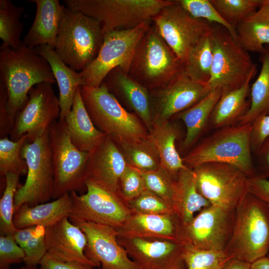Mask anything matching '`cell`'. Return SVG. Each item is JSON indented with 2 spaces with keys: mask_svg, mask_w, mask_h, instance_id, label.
Listing matches in <instances>:
<instances>
[{
  "mask_svg": "<svg viewBox=\"0 0 269 269\" xmlns=\"http://www.w3.org/2000/svg\"><path fill=\"white\" fill-rule=\"evenodd\" d=\"M0 81L6 89V110L13 125L28 101L31 89L41 83L56 82L47 60L35 48L24 45L17 49L0 47Z\"/></svg>",
  "mask_w": 269,
  "mask_h": 269,
  "instance_id": "6da1fadb",
  "label": "cell"
},
{
  "mask_svg": "<svg viewBox=\"0 0 269 269\" xmlns=\"http://www.w3.org/2000/svg\"><path fill=\"white\" fill-rule=\"evenodd\" d=\"M251 124H235L216 130L193 146L182 157L193 169L207 162L233 165L248 177L256 175L251 146Z\"/></svg>",
  "mask_w": 269,
  "mask_h": 269,
  "instance_id": "7a4b0ae2",
  "label": "cell"
},
{
  "mask_svg": "<svg viewBox=\"0 0 269 269\" xmlns=\"http://www.w3.org/2000/svg\"><path fill=\"white\" fill-rule=\"evenodd\" d=\"M85 107L95 126L119 145L147 137L148 130L135 114L126 110L103 83L80 86Z\"/></svg>",
  "mask_w": 269,
  "mask_h": 269,
  "instance_id": "3957f363",
  "label": "cell"
},
{
  "mask_svg": "<svg viewBox=\"0 0 269 269\" xmlns=\"http://www.w3.org/2000/svg\"><path fill=\"white\" fill-rule=\"evenodd\" d=\"M225 251L233 258L250 264L269 253V207L249 192L235 209Z\"/></svg>",
  "mask_w": 269,
  "mask_h": 269,
  "instance_id": "277c9868",
  "label": "cell"
},
{
  "mask_svg": "<svg viewBox=\"0 0 269 269\" xmlns=\"http://www.w3.org/2000/svg\"><path fill=\"white\" fill-rule=\"evenodd\" d=\"M104 35L99 21L64 5L54 49L67 66L80 72L97 57Z\"/></svg>",
  "mask_w": 269,
  "mask_h": 269,
  "instance_id": "5b68a950",
  "label": "cell"
},
{
  "mask_svg": "<svg viewBox=\"0 0 269 269\" xmlns=\"http://www.w3.org/2000/svg\"><path fill=\"white\" fill-rule=\"evenodd\" d=\"M213 60L206 86L222 93L237 89L256 75L257 66L249 54L223 26L212 23Z\"/></svg>",
  "mask_w": 269,
  "mask_h": 269,
  "instance_id": "8992f818",
  "label": "cell"
},
{
  "mask_svg": "<svg viewBox=\"0 0 269 269\" xmlns=\"http://www.w3.org/2000/svg\"><path fill=\"white\" fill-rule=\"evenodd\" d=\"M173 0H64L65 6L99 21L104 34L150 22Z\"/></svg>",
  "mask_w": 269,
  "mask_h": 269,
  "instance_id": "52a82bcc",
  "label": "cell"
},
{
  "mask_svg": "<svg viewBox=\"0 0 269 269\" xmlns=\"http://www.w3.org/2000/svg\"><path fill=\"white\" fill-rule=\"evenodd\" d=\"M184 70L152 21L138 44L129 75L149 90L161 87Z\"/></svg>",
  "mask_w": 269,
  "mask_h": 269,
  "instance_id": "ba28073f",
  "label": "cell"
},
{
  "mask_svg": "<svg viewBox=\"0 0 269 269\" xmlns=\"http://www.w3.org/2000/svg\"><path fill=\"white\" fill-rule=\"evenodd\" d=\"M48 134L54 170L52 198L66 193L86 191V167L89 152L77 148L71 141L64 119L55 121Z\"/></svg>",
  "mask_w": 269,
  "mask_h": 269,
  "instance_id": "9c48e42d",
  "label": "cell"
},
{
  "mask_svg": "<svg viewBox=\"0 0 269 269\" xmlns=\"http://www.w3.org/2000/svg\"><path fill=\"white\" fill-rule=\"evenodd\" d=\"M152 21L133 28L105 33L97 57L79 72L82 86L99 87L108 74L115 68L129 74L137 46Z\"/></svg>",
  "mask_w": 269,
  "mask_h": 269,
  "instance_id": "30bf717a",
  "label": "cell"
},
{
  "mask_svg": "<svg viewBox=\"0 0 269 269\" xmlns=\"http://www.w3.org/2000/svg\"><path fill=\"white\" fill-rule=\"evenodd\" d=\"M21 155L27 164V176L15 192L14 213L23 204L34 206L52 198L54 170L48 130L33 141H26Z\"/></svg>",
  "mask_w": 269,
  "mask_h": 269,
  "instance_id": "8fae6325",
  "label": "cell"
},
{
  "mask_svg": "<svg viewBox=\"0 0 269 269\" xmlns=\"http://www.w3.org/2000/svg\"><path fill=\"white\" fill-rule=\"evenodd\" d=\"M193 170L198 192L212 205L235 210L249 193V177L233 165L207 162Z\"/></svg>",
  "mask_w": 269,
  "mask_h": 269,
  "instance_id": "7c38bea8",
  "label": "cell"
},
{
  "mask_svg": "<svg viewBox=\"0 0 269 269\" xmlns=\"http://www.w3.org/2000/svg\"><path fill=\"white\" fill-rule=\"evenodd\" d=\"M86 192L70 193L72 210L70 215L84 221L119 228L132 213L121 194L89 179L86 181Z\"/></svg>",
  "mask_w": 269,
  "mask_h": 269,
  "instance_id": "4fadbf2b",
  "label": "cell"
},
{
  "mask_svg": "<svg viewBox=\"0 0 269 269\" xmlns=\"http://www.w3.org/2000/svg\"><path fill=\"white\" fill-rule=\"evenodd\" d=\"M166 43L184 64L188 53L201 38L211 29L212 23L191 16L178 0L162 8L153 18Z\"/></svg>",
  "mask_w": 269,
  "mask_h": 269,
  "instance_id": "5bb4252c",
  "label": "cell"
},
{
  "mask_svg": "<svg viewBox=\"0 0 269 269\" xmlns=\"http://www.w3.org/2000/svg\"><path fill=\"white\" fill-rule=\"evenodd\" d=\"M235 210L211 205L205 208L187 224L181 225L178 241L195 248L225 250L231 238Z\"/></svg>",
  "mask_w": 269,
  "mask_h": 269,
  "instance_id": "9a60e30c",
  "label": "cell"
},
{
  "mask_svg": "<svg viewBox=\"0 0 269 269\" xmlns=\"http://www.w3.org/2000/svg\"><path fill=\"white\" fill-rule=\"evenodd\" d=\"M52 85L41 83L31 89L27 103L15 117L10 134L12 140L16 141L27 134V142H32L46 133L60 117L59 98Z\"/></svg>",
  "mask_w": 269,
  "mask_h": 269,
  "instance_id": "2e32d148",
  "label": "cell"
},
{
  "mask_svg": "<svg viewBox=\"0 0 269 269\" xmlns=\"http://www.w3.org/2000/svg\"><path fill=\"white\" fill-rule=\"evenodd\" d=\"M70 221L85 233L87 243L86 257L102 269H142L130 259L126 250L118 242V232L110 226L87 222L69 215Z\"/></svg>",
  "mask_w": 269,
  "mask_h": 269,
  "instance_id": "e0dca14e",
  "label": "cell"
},
{
  "mask_svg": "<svg viewBox=\"0 0 269 269\" xmlns=\"http://www.w3.org/2000/svg\"><path fill=\"white\" fill-rule=\"evenodd\" d=\"M153 123L170 121L194 106L210 90L191 79L184 70L165 85L149 90Z\"/></svg>",
  "mask_w": 269,
  "mask_h": 269,
  "instance_id": "ac0fdd59",
  "label": "cell"
},
{
  "mask_svg": "<svg viewBox=\"0 0 269 269\" xmlns=\"http://www.w3.org/2000/svg\"><path fill=\"white\" fill-rule=\"evenodd\" d=\"M117 240L142 269H186L184 244L180 241L120 237Z\"/></svg>",
  "mask_w": 269,
  "mask_h": 269,
  "instance_id": "d6986e66",
  "label": "cell"
},
{
  "mask_svg": "<svg viewBox=\"0 0 269 269\" xmlns=\"http://www.w3.org/2000/svg\"><path fill=\"white\" fill-rule=\"evenodd\" d=\"M45 229L47 253L52 258L96 267L85 254L87 243L85 233L70 221L69 216L45 227Z\"/></svg>",
  "mask_w": 269,
  "mask_h": 269,
  "instance_id": "ffe728a7",
  "label": "cell"
},
{
  "mask_svg": "<svg viewBox=\"0 0 269 269\" xmlns=\"http://www.w3.org/2000/svg\"><path fill=\"white\" fill-rule=\"evenodd\" d=\"M128 165L119 145L106 135L102 141L89 152L86 180L91 179L120 193L119 181Z\"/></svg>",
  "mask_w": 269,
  "mask_h": 269,
  "instance_id": "44dd1931",
  "label": "cell"
},
{
  "mask_svg": "<svg viewBox=\"0 0 269 269\" xmlns=\"http://www.w3.org/2000/svg\"><path fill=\"white\" fill-rule=\"evenodd\" d=\"M181 225L174 214H143L132 212L116 230L118 237L120 238L178 241Z\"/></svg>",
  "mask_w": 269,
  "mask_h": 269,
  "instance_id": "7402d4cb",
  "label": "cell"
},
{
  "mask_svg": "<svg viewBox=\"0 0 269 269\" xmlns=\"http://www.w3.org/2000/svg\"><path fill=\"white\" fill-rule=\"evenodd\" d=\"M103 83L111 93L123 98L148 132L153 125L149 90L118 68L112 70Z\"/></svg>",
  "mask_w": 269,
  "mask_h": 269,
  "instance_id": "603a6c76",
  "label": "cell"
},
{
  "mask_svg": "<svg viewBox=\"0 0 269 269\" xmlns=\"http://www.w3.org/2000/svg\"><path fill=\"white\" fill-rule=\"evenodd\" d=\"M36 4L33 22L22 43L27 47L46 45L54 49L63 6L58 0H30Z\"/></svg>",
  "mask_w": 269,
  "mask_h": 269,
  "instance_id": "cb8c5ba5",
  "label": "cell"
},
{
  "mask_svg": "<svg viewBox=\"0 0 269 269\" xmlns=\"http://www.w3.org/2000/svg\"><path fill=\"white\" fill-rule=\"evenodd\" d=\"M63 119L71 141L81 151L90 152L106 135L91 120L84 104L80 87L76 91L70 111Z\"/></svg>",
  "mask_w": 269,
  "mask_h": 269,
  "instance_id": "d4e9b609",
  "label": "cell"
},
{
  "mask_svg": "<svg viewBox=\"0 0 269 269\" xmlns=\"http://www.w3.org/2000/svg\"><path fill=\"white\" fill-rule=\"evenodd\" d=\"M171 203L174 213L182 225L189 223L196 212L211 205L198 192L193 169L187 167L178 172Z\"/></svg>",
  "mask_w": 269,
  "mask_h": 269,
  "instance_id": "484cf974",
  "label": "cell"
},
{
  "mask_svg": "<svg viewBox=\"0 0 269 269\" xmlns=\"http://www.w3.org/2000/svg\"><path fill=\"white\" fill-rule=\"evenodd\" d=\"M72 210L70 193H66L54 201L34 206L23 204L14 213L13 222L17 229L29 227L50 226L69 216Z\"/></svg>",
  "mask_w": 269,
  "mask_h": 269,
  "instance_id": "4316f807",
  "label": "cell"
},
{
  "mask_svg": "<svg viewBox=\"0 0 269 269\" xmlns=\"http://www.w3.org/2000/svg\"><path fill=\"white\" fill-rule=\"evenodd\" d=\"M35 48L49 63L57 83L60 107L59 119H63L71 109L77 89L83 85L79 72L67 66L51 47L44 45Z\"/></svg>",
  "mask_w": 269,
  "mask_h": 269,
  "instance_id": "83f0119b",
  "label": "cell"
},
{
  "mask_svg": "<svg viewBox=\"0 0 269 269\" xmlns=\"http://www.w3.org/2000/svg\"><path fill=\"white\" fill-rule=\"evenodd\" d=\"M178 134L177 128L167 121L153 123L147 136L158 152L160 166L174 180L180 170L187 168L176 147Z\"/></svg>",
  "mask_w": 269,
  "mask_h": 269,
  "instance_id": "f1b7e54d",
  "label": "cell"
},
{
  "mask_svg": "<svg viewBox=\"0 0 269 269\" xmlns=\"http://www.w3.org/2000/svg\"><path fill=\"white\" fill-rule=\"evenodd\" d=\"M222 92L220 89L212 90L194 106L175 116L183 122L186 127V134L181 145L182 150L187 152L201 135Z\"/></svg>",
  "mask_w": 269,
  "mask_h": 269,
  "instance_id": "f546056e",
  "label": "cell"
},
{
  "mask_svg": "<svg viewBox=\"0 0 269 269\" xmlns=\"http://www.w3.org/2000/svg\"><path fill=\"white\" fill-rule=\"evenodd\" d=\"M250 82L242 87L223 93L215 106L209 122L216 130L238 124L250 106L247 100Z\"/></svg>",
  "mask_w": 269,
  "mask_h": 269,
  "instance_id": "4dcf8cb0",
  "label": "cell"
},
{
  "mask_svg": "<svg viewBox=\"0 0 269 269\" xmlns=\"http://www.w3.org/2000/svg\"><path fill=\"white\" fill-rule=\"evenodd\" d=\"M260 73L251 89L249 109L238 124H251L259 116L269 114V45L265 46L260 57Z\"/></svg>",
  "mask_w": 269,
  "mask_h": 269,
  "instance_id": "1f68e13d",
  "label": "cell"
},
{
  "mask_svg": "<svg viewBox=\"0 0 269 269\" xmlns=\"http://www.w3.org/2000/svg\"><path fill=\"white\" fill-rule=\"evenodd\" d=\"M212 60L211 28L190 51L184 63V71L193 81L206 85L210 78Z\"/></svg>",
  "mask_w": 269,
  "mask_h": 269,
  "instance_id": "d6a6232c",
  "label": "cell"
},
{
  "mask_svg": "<svg viewBox=\"0 0 269 269\" xmlns=\"http://www.w3.org/2000/svg\"><path fill=\"white\" fill-rule=\"evenodd\" d=\"M23 11V6L16 5L10 0H0V47L17 49L23 45L20 39L23 28L20 17Z\"/></svg>",
  "mask_w": 269,
  "mask_h": 269,
  "instance_id": "836d02e7",
  "label": "cell"
},
{
  "mask_svg": "<svg viewBox=\"0 0 269 269\" xmlns=\"http://www.w3.org/2000/svg\"><path fill=\"white\" fill-rule=\"evenodd\" d=\"M237 41L247 52L261 54L269 45V20L247 19L236 26Z\"/></svg>",
  "mask_w": 269,
  "mask_h": 269,
  "instance_id": "e575fe53",
  "label": "cell"
},
{
  "mask_svg": "<svg viewBox=\"0 0 269 269\" xmlns=\"http://www.w3.org/2000/svg\"><path fill=\"white\" fill-rule=\"evenodd\" d=\"M45 227L42 226L17 229L13 234L16 243L25 253V265L38 266L47 253Z\"/></svg>",
  "mask_w": 269,
  "mask_h": 269,
  "instance_id": "d590c367",
  "label": "cell"
},
{
  "mask_svg": "<svg viewBox=\"0 0 269 269\" xmlns=\"http://www.w3.org/2000/svg\"><path fill=\"white\" fill-rule=\"evenodd\" d=\"M128 164L140 171H147L160 166L158 152L147 138L119 145Z\"/></svg>",
  "mask_w": 269,
  "mask_h": 269,
  "instance_id": "8d00e7d4",
  "label": "cell"
},
{
  "mask_svg": "<svg viewBox=\"0 0 269 269\" xmlns=\"http://www.w3.org/2000/svg\"><path fill=\"white\" fill-rule=\"evenodd\" d=\"M28 135L24 134L16 141L9 139L7 136L0 139V175L5 177L9 172L19 175L27 171L25 160L21 155L22 146L27 141Z\"/></svg>",
  "mask_w": 269,
  "mask_h": 269,
  "instance_id": "74e56055",
  "label": "cell"
},
{
  "mask_svg": "<svg viewBox=\"0 0 269 269\" xmlns=\"http://www.w3.org/2000/svg\"><path fill=\"white\" fill-rule=\"evenodd\" d=\"M233 258L225 250H204L184 244L183 260L186 269H223Z\"/></svg>",
  "mask_w": 269,
  "mask_h": 269,
  "instance_id": "f35d334b",
  "label": "cell"
},
{
  "mask_svg": "<svg viewBox=\"0 0 269 269\" xmlns=\"http://www.w3.org/2000/svg\"><path fill=\"white\" fill-rule=\"evenodd\" d=\"M262 0H210V2L229 24L237 25L253 14L260 6Z\"/></svg>",
  "mask_w": 269,
  "mask_h": 269,
  "instance_id": "ab89813d",
  "label": "cell"
},
{
  "mask_svg": "<svg viewBox=\"0 0 269 269\" xmlns=\"http://www.w3.org/2000/svg\"><path fill=\"white\" fill-rule=\"evenodd\" d=\"M19 175L7 173L5 176V185L2 196L0 199V235H13L16 231L13 219L14 214V198L19 187Z\"/></svg>",
  "mask_w": 269,
  "mask_h": 269,
  "instance_id": "60d3db41",
  "label": "cell"
},
{
  "mask_svg": "<svg viewBox=\"0 0 269 269\" xmlns=\"http://www.w3.org/2000/svg\"><path fill=\"white\" fill-rule=\"evenodd\" d=\"M178 1L191 16L205 20L210 23L223 26L237 41L236 28L223 19L210 0H178Z\"/></svg>",
  "mask_w": 269,
  "mask_h": 269,
  "instance_id": "b9f144b4",
  "label": "cell"
},
{
  "mask_svg": "<svg viewBox=\"0 0 269 269\" xmlns=\"http://www.w3.org/2000/svg\"><path fill=\"white\" fill-rule=\"evenodd\" d=\"M140 172L146 190L171 203L175 180L161 166L150 171Z\"/></svg>",
  "mask_w": 269,
  "mask_h": 269,
  "instance_id": "7bdbcfd3",
  "label": "cell"
},
{
  "mask_svg": "<svg viewBox=\"0 0 269 269\" xmlns=\"http://www.w3.org/2000/svg\"><path fill=\"white\" fill-rule=\"evenodd\" d=\"M132 212L143 214H174L171 203L147 190L128 202Z\"/></svg>",
  "mask_w": 269,
  "mask_h": 269,
  "instance_id": "ee69618b",
  "label": "cell"
},
{
  "mask_svg": "<svg viewBox=\"0 0 269 269\" xmlns=\"http://www.w3.org/2000/svg\"><path fill=\"white\" fill-rule=\"evenodd\" d=\"M118 186L122 196L127 202L146 190L140 171L129 164L121 176Z\"/></svg>",
  "mask_w": 269,
  "mask_h": 269,
  "instance_id": "f6af8a7d",
  "label": "cell"
},
{
  "mask_svg": "<svg viewBox=\"0 0 269 269\" xmlns=\"http://www.w3.org/2000/svg\"><path fill=\"white\" fill-rule=\"evenodd\" d=\"M23 249L16 243L13 235L0 236V269H10V266L24 261Z\"/></svg>",
  "mask_w": 269,
  "mask_h": 269,
  "instance_id": "bcb514c9",
  "label": "cell"
},
{
  "mask_svg": "<svg viewBox=\"0 0 269 269\" xmlns=\"http://www.w3.org/2000/svg\"><path fill=\"white\" fill-rule=\"evenodd\" d=\"M269 137V114L258 117L251 124V146L252 152L258 154Z\"/></svg>",
  "mask_w": 269,
  "mask_h": 269,
  "instance_id": "7dc6e473",
  "label": "cell"
},
{
  "mask_svg": "<svg viewBox=\"0 0 269 269\" xmlns=\"http://www.w3.org/2000/svg\"><path fill=\"white\" fill-rule=\"evenodd\" d=\"M248 190L269 207V179L262 175L249 177Z\"/></svg>",
  "mask_w": 269,
  "mask_h": 269,
  "instance_id": "c3c4849f",
  "label": "cell"
},
{
  "mask_svg": "<svg viewBox=\"0 0 269 269\" xmlns=\"http://www.w3.org/2000/svg\"><path fill=\"white\" fill-rule=\"evenodd\" d=\"M7 94L6 89L3 83L0 81V137L7 136L10 134L13 127L9 118L7 110L6 103Z\"/></svg>",
  "mask_w": 269,
  "mask_h": 269,
  "instance_id": "681fc988",
  "label": "cell"
},
{
  "mask_svg": "<svg viewBox=\"0 0 269 269\" xmlns=\"http://www.w3.org/2000/svg\"><path fill=\"white\" fill-rule=\"evenodd\" d=\"M38 269H94V267L76 262H63L56 260L47 253L39 264Z\"/></svg>",
  "mask_w": 269,
  "mask_h": 269,
  "instance_id": "f907efd6",
  "label": "cell"
},
{
  "mask_svg": "<svg viewBox=\"0 0 269 269\" xmlns=\"http://www.w3.org/2000/svg\"><path fill=\"white\" fill-rule=\"evenodd\" d=\"M247 19L269 20V0H262L259 9Z\"/></svg>",
  "mask_w": 269,
  "mask_h": 269,
  "instance_id": "816d5d0a",
  "label": "cell"
},
{
  "mask_svg": "<svg viewBox=\"0 0 269 269\" xmlns=\"http://www.w3.org/2000/svg\"><path fill=\"white\" fill-rule=\"evenodd\" d=\"M257 154L262 158L265 166V174L262 176L269 177V143H264Z\"/></svg>",
  "mask_w": 269,
  "mask_h": 269,
  "instance_id": "f5cc1de1",
  "label": "cell"
},
{
  "mask_svg": "<svg viewBox=\"0 0 269 269\" xmlns=\"http://www.w3.org/2000/svg\"><path fill=\"white\" fill-rule=\"evenodd\" d=\"M223 269H251V264L233 258L228 262Z\"/></svg>",
  "mask_w": 269,
  "mask_h": 269,
  "instance_id": "db71d44e",
  "label": "cell"
},
{
  "mask_svg": "<svg viewBox=\"0 0 269 269\" xmlns=\"http://www.w3.org/2000/svg\"><path fill=\"white\" fill-rule=\"evenodd\" d=\"M251 269H269V257L261 258L251 264Z\"/></svg>",
  "mask_w": 269,
  "mask_h": 269,
  "instance_id": "11a10c76",
  "label": "cell"
},
{
  "mask_svg": "<svg viewBox=\"0 0 269 269\" xmlns=\"http://www.w3.org/2000/svg\"><path fill=\"white\" fill-rule=\"evenodd\" d=\"M20 269H38V268L37 267V266L25 265L24 266L22 267Z\"/></svg>",
  "mask_w": 269,
  "mask_h": 269,
  "instance_id": "9f6ffc18",
  "label": "cell"
},
{
  "mask_svg": "<svg viewBox=\"0 0 269 269\" xmlns=\"http://www.w3.org/2000/svg\"><path fill=\"white\" fill-rule=\"evenodd\" d=\"M269 143V137L266 140V141L264 143Z\"/></svg>",
  "mask_w": 269,
  "mask_h": 269,
  "instance_id": "6f0895ef",
  "label": "cell"
},
{
  "mask_svg": "<svg viewBox=\"0 0 269 269\" xmlns=\"http://www.w3.org/2000/svg\"><path fill=\"white\" fill-rule=\"evenodd\" d=\"M267 256H268L269 257V254H268V255Z\"/></svg>",
  "mask_w": 269,
  "mask_h": 269,
  "instance_id": "680465c9",
  "label": "cell"
}]
</instances>
